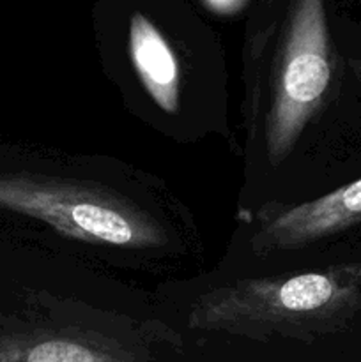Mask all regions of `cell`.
<instances>
[{"label":"cell","instance_id":"cell-1","mask_svg":"<svg viewBox=\"0 0 361 362\" xmlns=\"http://www.w3.org/2000/svg\"><path fill=\"white\" fill-rule=\"evenodd\" d=\"M361 300V265H338L319 272L250 279L207 293L195 308L191 327L297 334L335 324Z\"/></svg>","mask_w":361,"mask_h":362},{"label":"cell","instance_id":"cell-2","mask_svg":"<svg viewBox=\"0 0 361 362\" xmlns=\"http://www.w3.org/2000/svg\"><path fill=\"white\" fill-rule=\"evenodd\" d=\"M0 209L39 219L71 239L120 247L159 243L154 223L98 191L32 175H0Z\"/></svg>","mask_w":361,"mask_h":362},{"label":"cell","instance_id":"cell-3","mask_svg":"<svg viewBox=\"0 0 361 362\" xmlns=\"http://www.w3.org/2000/svg\"><path fill=\"white\" fill-rule=\"evenodd\" d=\"M331 81L324 0H296L290 18L268 127V151L282 161L297 140Z\"/></svg>","mask_w":361,"mask_h":362},{"label":"cell","instance_id":"cell-4","mask_svg":"<svg viewBox=\"0 0 361 362\" xmlns=\"http://www.w3.org/2000/svg\"><path fill=\"white\" fill-rule=\"evenodd\" d=\"M0 362H156L103 336L59 331H0Z\"/></svg>","mask_w":361,"mask_h":362},{"label":"cell","instance_id":"cell-5","mask_svg":"<svg viewBox=\"0 0 361 362\" xmlns=\"http://www.w3.org/2000/svg\"><path fill=\"white\" fill-rule=\"evenodd\" d=\"M361 221V179L282 212L264 226L257 244L265 250H289Z\"/></svg>","mask_w":361,"mask_h":362},{"label":"cell","instance_id":"cell-6","mask_svg":"<svg viewBox=\"0 0 361 362\" xmlns=\"http://www.w3.org/2000/svg\"><path fill=\"white\" fill-rule=\"evenodd\" d=\"M130 55L142 85L163 112L179 108L180 69L161 32L144 16L133 14L130 23Z\"/></svg>","mask_w":361,"mask_h":362},{"label":"cell","instance_id":"cell-7","mask_svg":"<svg viewBox=\"0 0 361 362\" xmlns=\"http://www.w3.org/2000/svg\"><path fill=\"white\" fill-rule=\"evenodd\" d=\"M211 2L214 4V6L225 7V6H229V4H234V2H236V0H211Z\"/></svg>","mask_w":361,"mask_h":362}]
</instances>
